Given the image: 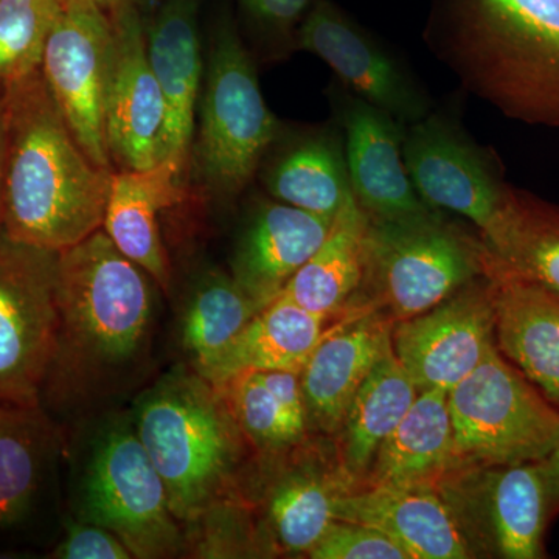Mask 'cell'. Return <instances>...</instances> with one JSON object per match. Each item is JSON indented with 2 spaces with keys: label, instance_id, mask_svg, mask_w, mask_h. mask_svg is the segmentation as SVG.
Here are the masks:
<instances>
[{
  "label": "cell",
  "instance_id": "6da1fadb",
  "mask_svg": "<svg viewBox=\"0 0 559 559\" xmlns=\"http://www.w3.org/2000/svg\"><path fill=\"white\" fill-rule=\"evenodd\" d=\"M156 285L103 229L58 252L57 348L40 403L100 399L135 380L148 364Z\"/></svg>",
  "mask_w": 559,
  "mask_h": 559
},
{
  "label": "cell",
  "instance_id": "7a4b0ae2",
  "mask_svg": "<svg viewBox=\"0 0 559 559\" xmlns=\"http://www.w3.org/2000/svg\"><path fill=\"white\" fill-rule=\"evenodd\" d=\"M2 230L35 248H72L102 229L112 173L97 167L69 130L36 70L3 98Z\"/></svg>",
  "mask_w": 559,
  "mask_h": 559
},
{
  "label": "cell",
  "instance_id": "3957f363",
  "mask_svg": "<svg viewBox=\"0 0 559 559\" xmlns=\"http://www.w3.org/2000/svg\"><path fill=\"white\" fill-rule=\"evenodd\" d=\"M134 428L180 524L248 506L242 491L248 440L223 393L200 373L176 371L146 390Z\"/></svg>",
  "mask_w": 559,
  "mask_h": 559
},
{
  "label": "cell",
  "instance_id": "277c9868",
  "mask_svg": "<svg viewBox=\"0 0 559 559\" xmlns=\"http://www.w3.org/2000/svg\"><path fill=\"white\" fill-rule=\"evenodd\" d=\"M448 57L510 119L559 128V0H460Z\"/></svg>",
  "mask_w": 559,
  "mask_h": 559
},
{
  "label": "cell",
  "instance_id": "5b68a950",
  "mask_svg": "<svg viewBox=\"0 0 559 559\" xmlns=\"http://www.w3.org/2000/svg\"><path fill=\"white\" fill-rule=\"evenodd\" d=\"M280 131L240 33L229 14H221L204 64L190 178L205 197L234 200L249 186Z\"/></svg>",
  "mask_w": 559,
  "mask_h": 559
},
{
  "label": "cell",
  "instance_id": "8992f818",
  "mask_svg": "<svg viewBox=\"0 0 559 559\" xmlns=\"http://www.w3.org/2000/svg\"><path fill=\"white\" fill-rule=\"evenodd\" d=\"M484 257V242L452 229L440 212L411 219L369 216L362 310L393 322L421 314L480 277Z\"/></svg>",
  "mask_w": 559,
  "mask_h": 559
},
{
  "label": "cell",
  "instance_id": "52a82bcc",
  "mask_svg": "<svg viewBox=\"0 0 559 559\" xmlns=\"http://www.w3.org/2000/svg\"><path fill=\"white\" fill-rule=\"evenodd\" d=\"M452 466L543 462L559 444V409L498 347L448 392Z\"/></svg>",
  "mask_w": 559,
  "mask_h": 559
},
{
  "label": "cell",
  "instance_id": "ba28073f",
  "mask_svg": "<svg viewBox=\"0 0 559 559\" xmlns=\"http://www.w3.org/2000/svg\"><path fill=\"white\" fill-rule=\"evenodd\" d=\"M80 507L84 520L119 536L134 558H171L182 550V524L130 419H116L95 437Z\"/></svg>",
  "mask_w": 559,
  "mask_h": 559
},
{
  "label": "cell",
  "instance_id": "9c48e42d",
  "mask_svg": "<svg viewBox=\"0 0 559 559\" xmlns=\"http://www.w3.org/2000/svg\"><path fill=\"white\" fill-rule=\"evenodd\" d=\"M433 487L474 558L543 559L558 513L540 462L448 469Z\"/></svg>",
  "mask_w": 559,
  "mask_h": 559
},
{
  "label": "cell",
  "instance_id": "30bf717a",
  "mask_svg": "<svg viewBox=\"0 0 559 559\" xmlns=\"http://www.w3.org/2000/svg\"><path fill=\"white\" fill-rule=\"evenodd\" d=\"M57 260L0 229V401L40 403L57 348Z\"/></svg>",
  "mask_w": 559,
  "mask_h": 559
},
{
  "label": "cell",
  "instance_id": "8fae6325",
  "mask_svg": "<svg viewBox=\"0 0 559 559\" xmlns=\"http://www.w3.org/2000/svg\"><path fill=\"white\" fill-rule=\"evenodd\" d=\"M112 40V20L97 3L60 0L40 62L73 138L97 167L109 171L105 102Z\"/></svg>",
  "mask_w": 559,
  "mask_h": 559
},
{
  "label": "cell",
  "instance_id": "7c38bea8",
  "mask_svg": "<svg viewBox=\"0 0 559 559\" xmlns=\"http://www.w3.org/2000/svg\"><path fill=\"white\" fill-rule=\"evenodd\" d=\"M495 320L481 274L430 310L393 322V353L418 390L450 392L498 347Z\"/></svg>",
  "mask_w": 559,
  "mask_h": 559
},
{
  "label": "cell",
  "instance_id": "4fadbf2b",
  "mask_svg": "<svg viewBox=\"0 0 559 559\" xmlns=\"http://www.w3.org/2000/svg\"><path fill=\"white\" fill-rule=\"evenodd\" d=\"M403 159L418 197L429 207L469 219L481 242L495 237L509 186L484 151L439 116L412 123L404 134Z\"/></svg>",
  "mask_w": 559,
  "mask_h": 559
},
{
  "label": "cell",
  "instance_id": "5bb4252c",
  "mask_svg": "<svg viewBox=\"0 0 559 559\" xmlns=\"http://www.w3.org/2000/svg\"><path fill=\"white\" fill-rule=\"evenodd\" d=\"M109 16L114 40L105 130L110 164L114 170H150L162 162L167 109L148 60L145 22L139 7Z\"/></svg>",
  "mask_w": 559,
  "mask_h": 559
},
{
  "label": "cell",
  "instance_id": "9a60e30c",
  "mask_svg": "<svg viewBox=\"0 0 559 559\" xmlns=\"http://www.w3.org/2000/svg\"><path fill=\"white\" fill-rule=\"evenodd\" d=\"M297 49L325 61L356 97L403 123L430 112L428 95L400 62L329 0H318L296 32Z\"/></svg>",
  "mask_w": 559,
  "mask_h": 559
},
{
  "label": "cell",
  "instance_id": "2e32d148",
  "mask_svg": "<svg viewBox=\"0 0 559 559\" xmlns=\"http://www.w3.org/2000/svg\"><path fill=\"white\" fill-rule=\"evenodd\" d=\"M202 0H164L145 24L146 51L165 98L162 160L189 176L204 62L200 39Z\"/></svg>",
  "mask_w": 559,
  "mask_h": 559
},
{
  "label": "cell",
  "instance_id": "e0dca14e",
  "mask_svg": "<svg viewBox=\"0 0 559 559\" xmlns=\"http://www.w3.org/2000/svg\"><path fill=\"white\" fill-rule=\"evenodd\" d=\"M393 320L378 311H352L329 326L300 371L308 428L336 436L362 382L392 344Z\"/></svg>",
  "mask_w": 559,
  "mask_h": 559
},
{
  "label": "cell",
  "instance_id": "ac0fdd59",
  "mask_svg": "<svg viewBox=\"0 0 559 559\" xmlns=\"http://www.w3.org/2000/svg\"><path fill=\"white\" fill-rule=\"evenodd\" d=\"M301 444L267 459L275 468L264 485V535L283 554L310 555L336 521L337 499L353 488L337 460L330 465Z\"/></svg>",
  "mask_w": 559,
  "mask_h": 559
},
{
  "label": "cell",
  "instance_id": "d6986e66",
  "mask_svg": "<svg viewBox=\"0 0 559 559\" xmlns=\"http://www.w3.org/2000/svg\"><path fill=\"white\" fill-rule=\"evenodd\" d=\"M342 120L349 189L370 218L411 219L440 212L429 207L412 183L399 121L359 97H348Z\"/></svg>",
  "mask_w": 559,
  "mask_h": 559
},
{
  "label": "cell",
  "instance_id": "ffe728a7",
  "mask_svg": "<svg viewBox=\"0 0 559 559\" xmlns=\"http://www.w3.org/2000/svg\"><path fill=\"white\" fill-rule=\"evenodd\" d=\"M484 274L499 352L559 409V297L506 270L487 248Z\"/></svg>",
  "mask_w": 559,
  "mask_h": 559
},
{
  "label": "cell",
  "instance_id": "44dd1931",
  "mask_svg": "<svg viewBox=\"0 0 559 559\" xmlns=\"http://www.w3.org/2000/svg\"><path fill=\"white\" fill-rule=\"evenodd\" d=\"M336 521L380 530L409 559L474 558L454 514L433 485L348 489L337 499Z\"/></svg>",
  "mask_w": 559,
  "mask_h": 559
},
{
  "label": "cell",
  "instance_id": "7402d4cb",
  "mask_svg": "<svg viewBox=\"0 0 559 559\" xmlns=\"http://www.w3.org/2000/svg\"><path fill=\"white\" fill-rule=\"evenodd\" d=\"M331 224L333 219L283 202H264L253 210L238 238L231 277L260 308L266 307L314 255Z\"/></svg>",
  "mask_w": 559,
  "mask_h": 559
},
{
  "label": "cell",
  "instance_id": "603a6c76",
  "mask_svg": "<svg viewBox=\"0 0 559 559\" xmlns=\"http://www.w3.org/2000/svg\"><path fill=\"white\" fill-rule=\"evenodd\" d=\"M186 179L171 162L150 170H114L102 229L123 255L148 272L165 294L171 289V263L162 241V210L182 201Z\"/></svg>",
  "mask_w": 559,
  "mask_h": 559
},
{
  "label": "cell",
  "instance_id": "cb8c5ba5",
  "mask_svg": "<svg viewBox=\"0 0 559 559\" xmlns=\"http://www.w3.org/2000/svg\"><path fill=\"white\" fill-rule=\"evenodd\" d=\"M369 215L349 194L334 216L329 235L283 294L305 310L334 319L352 310L366 270Z\"/></svg>",
  "mask_w": 559,
  "mask_h": 559
},
{
  "label": "cell",
  "instance_id": "d4e9b609",
  "mask_svg": "<svg viewBox=\"0 0 559 559\" xmlns=\"http://www.w3.org/2000/svg\"><path fill=\"white\" fill-rule=\"evenodd\" d=\"M60 441L43 403L0 401V530L31 516Z\"/></svg>",
  "mask_w": 559,
  "mask_h": 559
},
{
  "label": "cell",
  "instance_id": "484cf974",
  "mask_svg": "<svg viewBox=\"0 0 559 559\" xmlns=\"http://www.w3.org/2000/svg\"><path fill=\"white\" fill-rule=\"evenodd\" d=\"M418 392L390 344L356 392L336 433V460L353 488L364 484L381 444L411 409Z\"/></svg>",
  "mask_w": 559,
  "mask_h": 559
},
{
  "label": "cell",
  "instance_id": "4316f807",
  "mask_svg": "<svg viewBox=\"0 0 559 559\" xmlns=\"http://www.w3.org/2000/svg\"><path fill=\"white\" fill-rule=\"evenodd\" d=\"M452 466V421L448 392L419 390L411 409L381 444L359 487L436 485Z\"/></svg>",
  "mask_w": 559,
  "mask_h": 559
},
{
  "label": "cell",
  "instance_id": "83f0119b",
  "mask_svg": "<svg viewBox=\"0 0 559 559\" xmlns=\"http://www.w3.org/2000/svg\"><path fill=\"white\" fill-rule=\"evenodd\" d=\"M329 322L282 294L250 320L207 381L219 385L241 371L300 373Z\"/></svg>",
  "mask_w": 559,
  "mask_h": 559
},
{
  "label": "cell",
  "instance_id": "f1b7e54d",
  "mask_svg": "<svg viewBox=\"0 0 559 559\" xmlns=\"http://www.w3.org/2000/svg\"><path fill=\"white\" fill-rule=\"evenodd\" d=\"M484 245L506 270L559 297V205L509 186L498 230Z\"/></svg>",
  "mask_w": 559,
  "mask_h": 559
},
{
  "label": "cell",
  "instance_id": "f546056e",
  "mask_svg": "<svg viewBox=\"0 0 559 559\" xmlns=\"http://www.w3.org/2000/svg\"><path fill=\"white\" fill-rule=\"evenodd\" d=\"M264 182L278 202L330 219L352 194L340 143L323 134L283 151L267 168Z\"/></svg>",
  "mask_w": 559,
  "mask_h": 559
},
{
  "label": "cell",
  "instance_id": "4dcf8cb0",
  "mask_svg": "<svg viewBox=\"0 0 559 559\" xmlns=\"http://www.w3.org/2000/svg\"><path fill=\"white\" fill-rule=\"evenodd\" d=\"M261 308L226 272H205L183 311L182 345L197 373L210 377Z\"/></svg>",
  "mask_w": 559,
  "mask_h": 559
},
{
  "label": "cell",
  "instance_id": "1f68e13d",
  "mask_svg": "<svg viewBox=\"0 0 559 559\" xmlns=\"http://www.w3.org/2000/svg\"><path fill=\"white\" fill-rule=\"evenodd\" d=\"M229 404L242 436L260 457L275 459L307 440L261 378L260 371H241L215 385Z\"/></svg>",
  "mask_w": 559,
  "mask_h": 559
},
{
  "label": "cell",
  "instance_id": "d6a6232c",
  "mask_svg": "<svg viewBox=\"0 0 559 559\" xmlns=\"http://www.w3.org/2000/svg\"><path fill=\"white\" fill-rule=\"evenodd\" d=\"M60 0H0V100L40 69Z\"/></svg>",
  "mask_w": 559,
  "mask_h": 559
},
{
  "label": "cell",
  "instance_id": "836d02e7",
  "mask_svg": "<svg viewBox=\"0 0 559 559\" xmlns=\"http://www.w3.org/2000/svg\"><path fill=\"white\" fill-rule=\"evenodd\" d=\"M308 557L312 559H409L406 551L380 530L347 521H334Z\"/></svg>",
  "mask_w": 559,
  "mask_h": 559
},
{
  "label": "cell",
  "instance_id": "e575fe53",
  "mask_svg": "<svg viewBox=\"0 0 559 559\" xmlns=\"http://www.w3.org/2000/svg\"><path fill=\"white\" fill-rule=\"evenodd\" d=\"M60 559H130L132 554L119 536L92 522H73L64 538L51 551Z\"/></svg>",
  "mask_w": 559,
  "mask_h": 559
},
{
  "label": "cell",
  "instance_id": "d590c367",
  "mask_svg": "<svg viewBox=\"0 0 559 559\" xmlns=\"http://www.w3.org/2000/svg\"><path fill=\"white\" fill-rule=\"evenodd\" d=\"M318 0H241L246 13L264 32L289 36Z\"/></svg>",
  "mask_w": 559,
  "mask_h": 559
},
{
  "label": "cell",
  "instance_id": "8d00e7d4",
  "mask_svg": "<svg viewBox=\"0 0 559 559\" xmlns=\"http://www.w3.org/2000/svg\"><path fill=\"white\" fill-rule=\"evenodd\" d=\"M544 473H546L547 484H549L551 499H554L555 509L559 513V444L555 448L549 457L540 462Z\"/></svg>",
  "mask_w": 559,
  "mask_h": 559
},
{
  "label": "cell",
  "instance_id": "74e56055",
  "mask_svg": "<svg viewBox=\"0 0 559 559\" xmlns=\"http://www.w3.org/2000/svg\"><path fill=\"white\" fill-rule=\"evenodd\" d=\"M5 138H7V121H5V105L0 100V229H2V190H3V160H5Z\"/></svg>",
  "mask_w": 559,
  "mask_h": 559
},
{
  "label": "cell",
  "instance_id": "f35d334b",
  "mask_svg": "<svg viewBox=\"0 0 559 559\" xmlns=\"http://www.w3.org/2000/svg\"><path fill=\"white\" fill-rule=\"evenodd\" d=\"M92 2L97 3L100 9L110 14L114 11L128 9V7H139L140 9L143 0H92Z\"/></svg>",
  "mask_w": 559,
  "mask_h": 559
}]
</instances>
